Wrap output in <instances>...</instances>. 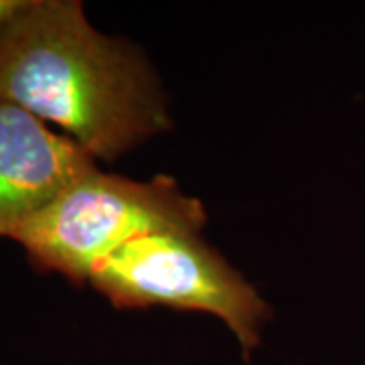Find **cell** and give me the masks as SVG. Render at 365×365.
<instances>
[{"instance_id": "obj_2", "label": "cell", "mask_w": 365, "mask_h": 365, "mask_svg": "<svg viewBox=\"0 0 365 365\" xmlns=\"http://www.w3.org/2000/svg\"><path fill=\"white\" fill-rule=\"evenodd\" d=\"M207 222L203 201L185 193L169 175L140 181L96 167L9 240L25 250L37 270L86 287L93 268L132 240L165 232L201 234Z\"/></svg>"}, {"instance_id": "obj_3", "label": "cell", "mask_w": 365, "mask_h": 365, "mask_svg": "<svg viewBox=\"0 0 365 365\" xmlns=\"http://www.w3.org/2000/svg\"><path fill=\"white\" fill-rule=\"evenodd\" d=\"M90 287L114 309L165 307L222 321L250 361L274 321L272 307L201 234L140 235L100 262Z\"/></svg>"}, {"instance_id": "obj_1", "label": "cell", "mask_w": 365, "mask_h": 365, "mask_svg": "<svg viewBox=\"0 0 365 365\" xmlns=\"http://www.w3.org/2000/svg\"><path fill=\"white\" fill-rule=\"evenodd\" d=\"M0 100L57 124L96 163L175 128L150 57L96 29L79 0H25L0 26Z\"/></svg>"}, {"instance_id": "obj_4", "label": "cell", "mask_w": 365, "mask_h": 365, "mask_svg": "<svg viewBox=\"0 0 365 365\" xmlns=\"http://www.w3.org/2000/svg\"><path fill=\"white\" fill-rule=\"evenodd\" d=\"M98 163L67 134L0 100V237L37 215Z\"/></svg>"}, {"instance_id": "obj_5", "label": "cell", "mask_w": 365, "mask_h": 365, "mask_svg": "<svg viewBox=\"0 0 365 365\" xmlns=\"http://www.w3.org/2000/svg\"><path fill=\"white\" fill-rule=\"evenodd\" d=\"M23 2L25 0H0V26L23 6Z\"/></svg>"}]
</instances>
